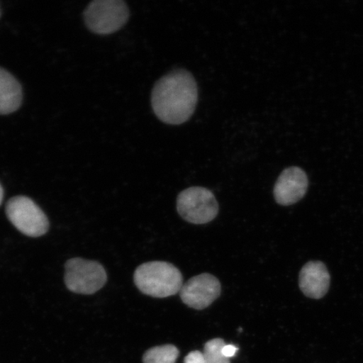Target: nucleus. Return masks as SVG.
I'll use <instances>...</instances> for the list:
<instances>
[{
	"label": "nucleus",
	"mask_w": 363,
	"mask_h": 363,
	"mask_svg": "<svg viewBox=\"0 0 363 363\" xmlns=\"http://www.w3.org/2000/svg\"><path fill=\"white\" fill-rule=\"evenodd\" d=\"M198 96V86L194 76L179 68L163 76L154 85L152 110L163 123L184 124L194 115Z\"/></svg>",
	"instance_id": "f257e3e1"
},
{
	"label": "nucleus",
	"mask_w": 363,
	"mask_h": 363,
	"mask_svg": "<svg viewBox=\"0 0 363 363\" xmlns=\"http://www.w3.org/2000/svg\"><path fill=\"white\" fill-rule=\"evenodd\" d=\"M134 282L140 292L154 298H167L180 292L183 276L167 262L143 263L135 271Z\"/></svg>",
	"instance_id": "f03ea898"
},
{
	"label": "nucleus",
	"mask_w": 363,
	"mask_h": 363,
	"mask_svg": "<svg viewBox=\"0 0 363 363\" xmlns=\"http://www.w3.org/2000/svg\"><path fill=\"white\" fill-rule=\"evenodd\" d=\"M130 11L122 0H94L84 11L86 26L94 33L110 35L128 21Z\"/></svg>",
	"instance_id": "7ed1b4c3"
},
{
	"label": "nucleus",
	"mask_w": 363,
	"mask_h": 363,
	"mask_svg": "<svg viewBox=\"0 0 363 363\" xmlns=\"http://www.w3.org/2000/svg\"><path fill=\"white\" fill-rule=\"evenodd\" d=\"M177 208L186 221L203 225L215 219L219 212V204L211 190L191 187L179 194L177 199Z\"/></svg>",
	"instance_id": "20e7f679"
},
{
	"label": "nucleus",
	"mask_w": 363,
	"mask_h": 363,
	"mask_svg": "<svg viewBox=\"0 0 363 363\" xmlns=\"http://www.w3.org/2000/svg\"><path fill=\"white\" fill-rule=\"evenodd\" d=\"M65 269V284L72 292L93 294L106 284V272L97 262L74 258L67 262Z\"/></svg>",
	"instance_id": "39448f33"
},
{
	"label": "nucleus",
	"mask_w": 363,
	"mask_h": 363,
	"mask_svg": "<svg viewBox=\"0 0 363 363\" xmlns=\"http://www.w3.org/2000/svg\"><path fill=\"white\" fill-rule=\"evenodd\" d=\"M6 214L11 223L28 237L38 238L48 230L47 216L29 198L11 199L6 206Z\"/></svg>",
	"instance_id": "423d86ee"
},
{
	"label": "nucleus",
	"mask_w": 363,
	"mask_h": 363,
	"mask_svg": "<svg viewBox=\"0 0 363 363\" xmlns=\"http://www.w3.org/2000/svg\"><path fill=\"white\" fill-rule=\"evenodd\" d=\"M220 293L219 279L214 275L203 274L194 277L183 285L180 298L186 306L195 310H203L211 306Z\"/></svg>",
	"instance_id": "0eeeda50"
},
{
	"label": "nucleus",
	"mask_w": 363,
	"mask_h": 363,
	"mask_svg": "<svg viewBox=\"0 0 363 363\" xmlns=\"http://www.w3.org/2000/svg\"><path fill=\"white\" fill-rule=\"evenodd\" d=\"M308 186L306 172L297 167H289L276 182L274 194L277 203L289 206L305 197Z\"/></svg>",
	"instance_id": "6e6552de"
},
{
	"label": "nucleus",
	"mask_w": 363,
	"mask_h": 363,
	"mask_svg": "<svg viewBox=\"0 0 363 363\" xmlns=\"http://www.w3.org/2000/svg\"><path fill=\"white\" fill-rule=\"evenodd\" d=\"M330 281L328 267L321 262H308L299 274V288L311 298H323L328 292Z\"/></svg>",
	"instance_id": "1a4fd4ad"
},
{
	"label": "nucleus",
	"mask_w": 363,
	"mask_h": 363,
	"mask_svg": "<svg viewBox=\"0 0 363 363\" xmlns=\"http://www.w3.org/2000/svg\"><path fill=\"white\" fill-rule=\"evenodd\" d=\"M22 89L19 82L0 67V115H9L20 108Z\"/></svg>",
	"instance_id": "9d476101"
},
{
	"label": "nucleus",
	"mask_w": 363,
	"mask_h": 363,
	"mask_svg": "<svg viewBox=\"0 0 363 363\" xmlns=\"http://www.w3.org/2000/svg\"><path fill=\"white\" fill-rule=\"evenodd\" d=\"M179 355V349L174 345L149 349L143 356V363H175Z\"/></svg>",
	"instance_id": "9b49d317"
},
{
	"label": "nucleus",
	"mask_w": 363,
	"mask_h": 363,
	"mask_svg": "<svg viewBox=\"0 0 363 363\" xmlns=\"http://www.w3.org/2000/svg\"><path fill=\"white\" fill-rule=\"evenodd\" d=\"M225 342L223 339L216 338L204 345L203 355L206 363H230L229 358L222 353Z\"/></svg>",
	"instance_id": "f8f14e48"
},
{
	"label": "nucleus",
	"mask_w": 363,
	"mask_h": 363,
	"mask_svg": "<svg viewBox=\"0 0 363 363\" xmlns=\"http://www.w3.org/2000/svg\"><path fill=\"white\" fill-rule=\"evenodd\" d=\"M184 363H206V361H204L203 352L194 351L185 357Z\"/></svg>",
	"instance_id": "ddd939ff"
},
{
	"label": "nucleus",
	"mask_w": 363,
	"mask_h": 363,
	"mask_svg": "<svg viewBox=\"0 0 363 363\" xmlns=\"http://www.w3.org/2000/svg\"><path fill=\"white\" fill-rule=\"evenodd\" d=\"M238 352V348L234 346V345L225 344L223 349H222V353H223L225 357L229 358V359L230 357H233Z\"/></svg>",
	"instance_id": "4468645a"
},
{
	"label": "nucleus",
	"mask_w": 363,
	"mask_h": 363,
	"mask_svg": "<svg viewBox=\"0 0 363 363\" xmlns=\"http://www.w3.org/2000/svg\"><path fill=\"white\" fill-rule=\"evenodd\" d=\"M4 197V190L1 187V185H0V204H1V202L3 201Z\"/></svg>",
	"instance_id": "2eb2a0df"
}]
</instances>
